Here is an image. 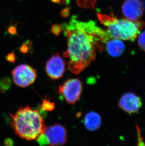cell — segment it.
<instances>
[{
  "instance_id": "obj_15",
  "label": "cell",
  "mask_w": 145,
  "mask_h": 146,
  "mask_svg": "<svg viewBox=\"0 0 145 146\" xmlns=\"http://www.w3.org/2000/svg\"><path fill=\"white\" fill-rule=\"evenodd\" d=\"M138 43L140 48L145 52V31L141 32L138 36Z\"/></svg>"
},
{
  "instance_id": "obj_19",
  "label": "cell",
  "mask_w": 145,
  "mask_h": 146,
  "mask_svg": "<svg viewBox=\"0 0 145 146\" xmlns=\"http://www.w3.org/2000/svg\"><path fill=\"white\" fill-rule=\"evenodd\" d=\"M31 44V42L30 41H26V43H24V44L21 46V47L19 48V50L21 52L24 53V54L28 53L30 50L31 46H32V44Z\"/></svg>"
},
{
  "instance_id": "obj_2",
  "label": "cell",
  "mask_w": 145,
  "mask_h": 146,
  "mask_svg": "<svg viewBox=\"0 0 145 146\" xmlns=\"http://www.w3.org/2000/svg\"><path fill=\"white\" fill-rule=\"evenodd\" d=\"M11 128L19 138L34 141L44 133L46 126L39 110L29 106L21 107L14 114H11Z\"/></svg>"
},
{
  "instance_id": "obj_21",
  "label": "cell",
  "mask_w": 145,
  "mask_h": 146,
  "mask_svg": "<svg viewBox=\"0 0 145 146\" xmlns=\"http://www.w3.org/2000/svg\"><path fill=\"white\" fill-rule=\"evenodd\" d=\"M70 10H71V7H66L63 10H62V11L60 12V15L63 18H67L69 15Z\"/></svg>"
},
{
  "instance_id": "obj_11",
  "label": "cell",
  "mask_w": 145,
  "mask_h": 146,
  "mask_svg": "<svg viewBox=\"0 0 145 146\" xmlns=\"http://www.w3.org/2000/svg\"><path fill=\"white\" fill-rule=\"evenodd\" d=\"M105 44L107 52L114 57L120 56L125 51V44L119 39L111 38L106 42Z\"/></svg>"
},
{
  "instance_id": "obj_20",
  "label": "cell",
  "mask_w": 145,
  "mask_h": 146,
  "mask_svg": "<svg viewBox=\"0 0 145 146\" xmlns=\"http://www.w3.org/2000/svg\"><path fill=\"white\" fill-rule=\"evenodd\" d=\"M6 59L9 62L13 64L16 60V56L14 52H10L5 57Z\"/></svg>"
},
{
  "instance_id": "obj_3",
  "label": "cell",
  "mask_w": 145,
  "mask_h": 146,
  "mask_svg": "<svg viewBox=\"0 0 145 146\" xmlns=\"http://www.w3.org/2000/svg\"><path fill=\"white\" fill-rule=\"evenodd\" d=\"M99 21L107 28V32L111 38L120 40H134L140 29L145 26L144 22L119 19L113 15L97 13Z\"/></svg>"
},
{
  "instance_id": "obj_23",
  "label": "cell",
  "mask_w": 145,
  "mask_h": 146,
  "mask_svg": "<svg viewBox=\"0 0 145 146\" xmlns=\"http://www.w3.org/2000/svg\"><path fill=\"white\" fill-rule=\"evenodd\" d=\"M8 31L9 33L13 35H16V34L17 33L16 28L14 26H11L9 27Z\"/></svg>"
},
{
  "instance_id": "obj_25",
  "label": "cell",
  "mask_w": 145,
  "mask_h": 146,
  "mask_svg": "<svg viewBox=\"0 0 145 146\" xmlns=\"http://www.w3.org/2000/svg\"><path fill=\"white\" fill-rule=\"evenodd\" d=\"M52 3H59L60 0H51Z\"/></svg>"
},
{
  "instance_id": "obj_7",
  "label": "cell",
  "mask_w": 145,
  "mask_h": 146,
  "mask_svg": "<svg viewBox=\"0 0 145 146\" xmlns=\"http://www.w3.org/2000/svg\"><path fill=\"white\" fill-rule=\"evenodd\" d=\"M47 76L53 80L61 78L66 71V62L59 52H56L49 58L45 66Z\"/></svg>"
},
{
  "instance_id": "obj_13",
  "label": "cell",
  "mask_w": 145,
  "mask_h": 146,
  "mask_svg": "<svg viewBox=\"0 0 145 146\" xmlns=\"http://www.w3.org/2000/svg\"><path fill=\"white\" fill-rule=\"evenodd\" d=\"M97 0H76L80 7L85 9H93L96 5Z\"/></svg>"
},
{
  "instance_id": "obj_4",
  "label": "cell",
  "mask_w": 145,
  "mask_h": 146,
  "mask_svg": "<svg viewBox=\"0 0 145 146\" xmlns=\"http://www.w3.org/2000/svg\"><path fill=\"white\" fill-rule=\"evenodd\" d=\"M82 88L81 80L75 78L68 79L59 85L58 91L67 103L74 105L80 98Z\"/></svg>"
},
{
  "instance_id": "obj_1",
  "label": "cell",
  "mask_w": 145,
  "mask_h": 146,
  "mask_svg": "<svg viewBox=\"0 0 145 146\" xmlns=\"http://www.w3.org/2000/svg\"><path fill=\"white\" fill-rule=\"evenodd\" d=\"M61 26L67 38V48L63 56L69 60L67 66L74 74L81 73L94 61L97 50L102 51L103 44L111 38L93 21H79L75 16L69 24Z\"/></svg>"
},
{
  "instance_id": "obj_16",
  "label": "cell",
  "mask_w": 145,
  "mask_h": 146,
  "mask_svg": "<svg viewBox=\"0 0 145 146\" xmlns=\"http://www.w3.org/2000/svg\"><path fill=\"white\" fill-rule=\"evenodd\" d=\"M137 146H145V141L141 133V130L137 126Z\"/></svg>"
},
{
  "instance_id": "obj_8",
  "label": "cell",
  "mask_w": 145,
  "mask_h": 146,
  "mask_svg": "<svg viewBox=\"0 0 145 146\" xmlns=\"http://www.w3.org/2000/svg\"><path fill=\"white\" fill-rule=\"evenodd\" d=\"M119 108L129 114L138 112L142 106L140 97L134 93L128 92L123 94L118 102Z\"/></svg>"
},
{
  "instance_id": "obj_9",
  "label": "cell",
  "mask_w": 145,
  "mask_h": 146,
  "mask_svg": "<svg viewBox=\"0 0 145 146\" xmlns=\"http://www.w3.org/2000/svg\"><path fill=\"white\" fill-rule=\"evenodd\" d=\"M122 12L127 19L137 21L143 15L144 8L140 0H125L122 6Z\"/></svg>"
},
{
  "instance_id": "obj_6",
  "label": "cell",
  "mask_w": 145,
  "mask_h": 146,
  "mask_svg": "<svg viewBox=\"0 0 145 146\" xmlns=\"http://www.w3.org/2000/svg\"><path fill=\"white\" fill-rule=\"evenodd\" d=\"M44 134L48 142V146H61L67 142V131L60 124L51 125L46 127Z\"/></svg>"
},
{
  "instance_id": "obj_12",
  "label": "cell",
  "mask_w": 145,
  "mask_h": 146,
  "mask_svg": "<svg viewBox=\"0 0 145 146\" xmlns=\"http://www.w3.org/2000/svg\"><path fill=\"white\" fill-rule=\"evenodd\" d=\"M12 86V80L9 77H5L0 80V92L5 93Z\"/></svg>"
},
{
  "instance_id": "obj_24",
  "label": "cell",
  "mask_w": 145,
  "mask_h": 146,
  "mask_svg": "<svg viewBox=\"0 0 145 146\" xmlns=\"http://www.w3.org/2000/svg\"><path fill=\"white\" fill-rule=\"evenodd\" d=\"M70 0H60L59 4L62 5H67L70 3Z\"/></svg>"
},
{
  "instance_id": "obj_18",
  "label": "cell",
  "mask_w": 145,
  "mask_h": 146,
  "mask_svg": "<svg viewBox=\"0 0 145 146\" xmlns=\"http://www.w3.org/2000/svg\"><path fill=\"white\" fill-rule=\"evenodd\" d=\"M37 142L40 146H48V142L44 133H42L36 139Z\"/></svg>"
},
{
  "instance_id": "obj_10",
  "label": "cell",
  "mask_w": 145,
  "mask_h": 146,
  "mask_svg": "<svg viewBox=\"0 0 145 146\" xmlns=\"http://www.w3.org/2000/svg\"><path fill=\"white\" fill-rule=\"evenodd\" d=\"M102 123V118L97 113L90 111L85 114L84 124L88 130L92 131H97L100 128Z\"/></svg>"
},
{
  "instance_id": "obj_17",
  "label": "cell",
  "mask_w": 145,
  "mask_h": 146,
  "mask_svg": "<svg viewBox=\"0 0 145 146\" xmlns=\"http://www.w3.org/2000/svg\"><path fill=\"white\" fill-rule=\"evenodd\" d=\"M61 26L58 24H55L52 25L51 28V31L52 34H53L55 36H59L61 32Z\"/></svg>"
},
{
  "instance_id": "obj_5",
  "label": "cell",
  "mask_w": 145,
  "mask_h": 146,
  "mask_svg": "<svg viewBox=\"0 0 145 146\" xmlns=\"http://www.w3.org/2000/svg\"><path fill=\"white\" fill-rule=\"evenodd\" d=\"M11 74L14 83L21 88H26L31 85L37 77L36 70L26 64H21L16 67Z\"/></svg>"
},
{
  "instance_id": "obj_22",
  "label": "cell",
  "mask_w": 145,
  "mask_h": 146,
  "mask_svg": "<svg viewBox=\"0 0 145 146\" xmlns=\"http://www.w3.org/2000/svg\"><path fill=\"white\" fill-rule=\"evenodd\" d=\"M3 143L5 146H14V141H13V139H11V138H6L5 139H4Z\"/></svg>"
},
{
  "instance_id": "obj_14",
  "label": "cell",
  "mask_w": 145,
  "mask_h": 146,
  "mask_svg": "<svg viewBox=\"0 0 145 146\" xmlns=\"http://www.w3.org/2000/svg\"><path fill=\"white\" fill-rule=\"evenodd\" d=\"M55 105L54 102L47 98L43 99L42 104L41 108L44 111H51L55 109Z\"/></svg>"
}]
</instances>
